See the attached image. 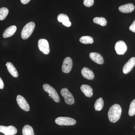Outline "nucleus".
<instances>
[{
  "label": "nucleus",
  "instance_id": "26",
  "mask_svg": "<svg viewBox=\"0 0 135 135\" xmlns=\"http://www.w3.org/2000/svg\"><path fill=\"white\" fill-rule=\"evenodd\" d=\"M129 30L135 33V20L133 22L132 25L130 26L129 28Z\"/></svg>",
  "mask_w": 135,
  "mask_h": 135
},
{
  "label": "nucleus",
  "instance_id": "10",
  "mask_svg": "<svg viewBox=\"0 0 135 135\" xmlns=\"http://www.w3.org/2000/svg\"><path fill=\"white\" fill-rule=\"evenodd\" d=\"M73 67V61L70 57L65 59L62 66V70L63 72L68 73L71 71Z\"/></svg>",
  "mask_w": 135,
  "mask_h": 135
},
{
  "label": "nucleus",
  "instance_id": "25",
  "mask_svg": "<svg viewBox=\"0 0 135 135\" xmlns=\"http://www.w3.org/2000/svg\"><path fill=\"white\" fill-rule=\"evenodd\" d=\"M83 4L86 7H90L94 4V0H84Z\"/></svg>",
  "mask_w": 135,
  "mask_h": 135
},
{
  "label": "nucleus",
  "instance_id": "29",
  "mask_svg": "<svg viewBox=\"0 0 135 135\" xmlns=\"http://www.w3.org/2000/svg\"></svg>",
  "mask_w": 135,
  "mask_h": 135
},
{
  "label": "nucleus",
  "instance_id": "21",
  "mask_svg": "<svg viewBox=\"0 0 135 135\" xmlns=\"http://www.w3.org/2000/svg\"><path fill=\"white\" fill-rule=\"evenodd\" d=\"M80 41L84 44H92L94 42V40L90 36H83L80 38Z\"/></svg>",
  "mask_w": 135,
  "mask_h": 135
},
{
  "label": "nucleus",
  "instance_id": "11",
  "mask_svg": "<svg viewBox=\"0 0 135 135\" xmlns=\"http://www.w3.org/2000/svg\"><path fill=\"white\" fill-rule=\"evenodd\" d=\"M135 66V57H131L125 64L123 68V72L125 74L130 72Z\"/></svg>",
  "mask_w": 135,
  "mask_h": 135
},
{
  "label": "nucleus",
  "instance_id": "4",
  "mask_svg": "<svg viewBox=\"0 0 135 135\" xmlns=\"http://www.w3.org/2000/svg\"><path fill=\"white\" fill-rule=\"evenodd\" d=\"M56 123L59 126H73L76 123V121L73 118L67 117H59L55 120Z\"/></svg>",
  "mask_w": 135,
  "mask_h": 135
},
{
  "label": "nucleus",
  "instance_id": "22",
  "mask_svg": "<svg viewBox=\"0 0 135 135\" xmlns=\"http://www.w3.org/2000/svg\"><path fill=\"white\" fill-rule=\"evenodd\" d=\"M93 21L95 23L100 25L103 26H105L107 24L106 20L104 17H96L93 19Z\"/></svg>",
  "mask_w": 135,
  "mask_h": 135
},
{
  "label": "nucleus",
  "instance_id": "17",
  "mask_svg": "<svg viewBox=\"0 0 135 135\" xmlns=\"http://www.w3.org/2000/svg\"><path fill=\"white\" fill-rule=\"evenodd\" d=\"M80 89L86 96L91 97L93 95V89L89 85L83 84L80 87Z\"/></svg>",
  "mask_w": 135,
  "mask_h": 135
},
{
  "label": "nucleus",
  "instance_id": "12",
  "mask_svg": "<svg viewBox=\"0 0 135 135\" xmlns=\"http://www.w3.org/2000/svg\"><path fill=\"white\" fill-rule=\"evenodd\" d=\"M89 57L91 60L99 64H103L104 63L103 57L99 53L92 52L90 54Z\"/></svg>",
  "mask_w": 135,
  "mask_h": 135
},
{
  "label": "nucleus",
  "instance_id": "3",
  "mask_svg": "<svg viewBox=\"0 0 135 135\" xmlns=\"http://www.w3.org/2000/svg\"><path fill=\"white\" fill-rule=\"evenodd\" d=\"M43 89L45 92H47L49 95L55 102L59 103L60 101V98L55 89L47 84H45L43 85Z\"/></svg>",
  "mask_w": 135,
  "mask_h": 135
},
{
  "label": "nucleus",
  "instance_id": "20",
  "mask_svg": "<svg viewBox=\"0 0 135 135\" xmlns=\"http://www.w3.org/2000/svg\"><path fill=\"white\" fill-rule=\"evenodd\" d=\"M104 105V101L103 98H99V99H97L94 105L95 110L98 111H101Z\"/></svg>",
  "mask_w": 135,
  "mask_h": 135
},
{
  "label": "nucleus",
  "instance_id": "28",
  "mask_svg": "<svg viewBox=\"0 0 135 135\" xmlns=\"http://www.w3.org/2000/svg\"><path fill=\"white\" fill-rule=\"evenodd\" d=\"M31 0H20L22 3L23 4H26L30 1Z\"/></svg>",
  "mask_w": 135,
  "mask_h": 135
},
{
  "label": "nucleus",
  "instance_id": "7",
  "mask_svg": "<svg viewBox=\"0 0 135 135\" xmlns=\"http://www.w3.org/2000/svg\"><path fill=\"white\" fill-rule=\"evenodd\" d=\"M0 132L5 135H15L17 133L16 128L12 126H0Z\"/></svg>",
  "mask_w": 135,
  "mask_h": 135
},
{
  "label": "nucleus",
  "instance_id": "8",
  "mask_svg": "<svg viewBox=\"0 0 135 135\" xmlns=\"http://www.w3.org/2000/svg\"><path fill=\"white\" fill-rule=\"evenodd\" d=\"M115 49L118 55H123L127 51V47L124 41H119L117 42L115 44Z\"/></svg>",
  "mask_w": 135,
  "mask_h": 135
},
{
  "label": "nucleus",
  "instance_id": "6",
  "mask_svg": "<svg viewBox=\"0 0 135 135\" xmlns=\"http://www.w3.org/2000/svg\"><path fill=\"white\" fill-rule=\"evenodd\" d=\"M38 47L40 51L45 55H48L50 52L48 41L46 39H40L38 42Z\"/></svg>",
  "mask_w": 135,
  "mask_h": 135
},
{
  "label": "nucleus",
  "instance_id": "9",
  "mask_svg": "<svg viewBox=\"0 0 135 135\" xmlns=\"http://www.w3.org/2000/svg\"><path fill=\"white\" fill-rule=\"evenodd\" d=\"M17 101L20 107L25 111L28 112L30 110L29 104L24 98L20 95H18L17 97Z\"/></svg>",
  "mask_w": 135,
  "mask_h": 135
},
{
  "label": "nucleus",
  "instance_id": "13",
  "mask_svg": "<svg viewBox=\"0 0 135 135\" xmlns=\"http://www.w3.org/2000/svg\"><path fill=\"white\" fill-rule=\"evenodd\" d=\"M135 7L132 3H128L122 5L119 8L120 12L124 13H129L133 12L134 10Z\"/></svg>",
  "mask_w": 135,
  "mask_h": 135
},
{
  "label": "nucleus",
  "instance_id": "15",
  "mask_svg": "<svg viewBox=\"0 0 135 135\" xmlns=\"http://www.w3.org/2000/svg\"><path fill=\"white\" fill-rule=\"evenodd\" d=\"M81 73L83 77L88 80L93 79L95 77L92 70L87 67L83 68L81 70Z\"/></svg>",
  "mask_w": 135,
  "mask_h": 135
},
{
  "label": "nucleus",
  "instance_id": "18",
  "mask_svg": "<svg viewBox=\"0 0 135 135\" xmlns=\"http://www.w3.org/2000/svg\"><path fill=\"white\" fill-rule=\"evenodd\" d=\"M6 65L7 66L8 71L13 77L17 78L18 77V73L16 68L12 63L8 62L6 64Z\"/></svg>",
  "mask_w": 135,
  "mask_h": 135
},
{
  "label": "nucleus",
  "instance_id": "14",
  "mask_svg": "<svg viewBox=\"0 0 135 135\" xmlns=\"http://www.w3.org/2000/svg\"><path fill=\"white\" fill-rule=\"evenodd\" d=\"M57 20L59 22L62 23L65 26L69 27L71 26V23L69 21V18L67 15L65 14H60L57 16Z\"/></svg>",
  "mask_w": 135,
  "mask_h": 135
},
{
  "label": "nucleus",
  "instance_id": "19",
  "mask_svg": "<svg viewBox=\"0 0 135 135\" xmlns=\"http://www.w3.org/2000/svg\"><path fill=\"white\" fill-rule=\"evenodd\" d=\"M23 135H35L33 129L29 125H26L22 129Z\"/></svg>",
  "mask_w": 135,
  "mask_h": 135
},
{
  "label": "nucleus",
  "instance_id": "24",
  "mask_svg": "<svg viewBox=\"0 0 135 135\" xmlns=\"http://www.w3.org/2000/svg\"><path fill=\"white\" fill-rule=\"evenodd\" d=\"M128 113L129 115L131 116L135 115V99L131 103Z\"/></svg>",
  "mask_w": 135,
  "mask_h": 135
},
{
  "label": "nucleus",
  "instance_id": "5",
  "mask_svg": "<svg viewBox=\"0 0 135 135\" xmlns=\"http://www.w3.org/2000/svg\"><path fill=\"white\" fill-rule=\"evenodd\" d=\"M61 95L64 98L66 103L68 105H72L74 103L75 101L72 94L66 88L61 89L60 91Z\"/></svg>",
  "mask_w": 135,
  "mask_h": 135
},
{
  "label": "nucleus",
  "instance_id": "27",
  "mask_svg": "<svg viewBox=\"0 0 135 135\" xmlns=\"http://www.w3.org/2000/svg\"><path fill=\"white\" fill-rule=\"evenodd\" d=\"M4 88V83L0 77V89H3Z\"/></svg>",
  "mask_w": 135,
  "mask_h": 135
},
{
  "label": "nucleus",
  "instance_id": "1",
  "mask_svg": "<svg viewBox=\"0 0 135 135\" xmlns=\"http://www.w3.org/2000/svg\"><path fill=\"white\" fill-rule=\"evenodd\" d=\"M122 108L119 105L114 104L109 109L108 113L109 120L112 123L117 122L121 116L122 113Z\"/></svg>",
  "mask_w": 135,
  "mask_h": 135
},
{
  "label": "nucleus",
  "instance_id": "2",
  "mask_svg": "<svg viewBox=\"0 0 135 135\" xmlns=\"http://www.w3.org/2000/svg\"><path fill=\"white\" fill-rule=\"evenodd\" d=\"M35 25L33 22H30L27 24L22 29L21 37L23 40H26L31 36L33 32Z\"/></svg>",
  "mask_w": 135,
  "mask_h": 135
},
{
  "label": "nucleus",
  "instance_id": "16",
  "mask_svg": "<svg viewBox=\"0 0 135 135\" xmlns=\"http://www.w3.org/2000/svg\"><path fill=\"white\" fill-rule=\"evenodd\" d=\"M17 27L15 26H11L5 30L3 34L4 38H7L14 35L16 31Z\"/></svg>",
  "mask_w": 135,
  "mask_h": 135
},
{
  "label": "nucleus",
  "instance_id": "23",
  "mask_svg": "<svg viewBox=\"0 0 135 135\" xmlns=\"http://www.w3.org/2000/svg\"><path fill=\"white\" fill-rule=\"evenodd\" d=\"M9 13L8 8L2 7L0 9V20H3L6 18Z\"/></svg>",
  "mask_w": 135,
  "mask_h": 135
}]
</instances>
